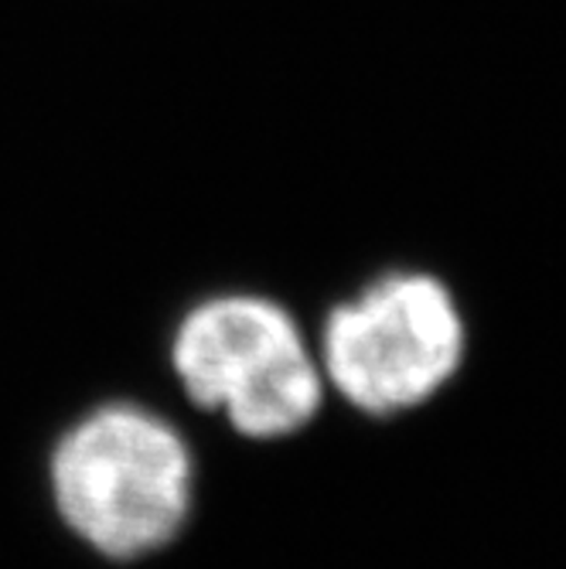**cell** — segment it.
<instances>
[{
	"label": "cell",
	"instance_id": "obj_1",
	"mask_svg": "<svg viewBox=\"0 0 566 569\" xmlns=\"http://www.w3.org/2000/svg\"><path fill=\"white\" fill-rule=\"evenodd\" d=\"M51 501L99 556L133 562L178 539L195 495L185 437L158 412L113 402L82 417L51 450Z\"/></svg>",
	"mask_w": 566,
	"mask_h": 569
},
{
	"label": "cell",
	"instance_id": "obj_2",
	"mask_svg": "<svg viewBox=\"0 0 566 569\" xmlns=\"http://www.w3.org/2000/svg\"><path fill=\"white\" fill-rule=\"evenodd\" d=\"M171 369L205 412L249 440H287L318 417L325 376L294 315L260 293L195 303L171 341Z\"/></svg>",
	"mask_w": 566,
	"mask_h": 569
},
{
	"label": "cell",
	"instance_id": "obj_3",
	"mask_svg": "<svg viewBox=\"0 0 566 569\" xmlns=\"http://www.w3.org/2000/svg\"><path fill=\"white\" fill-rule=\"evenodd\" d=\"M465 351L468 328L450 287L424 270H393L328 310L321 376L358 412L396 417L430 402Z\"/></svg>",
	"mask_w": 566,
	"mask_h": 569
}]
</instances>
